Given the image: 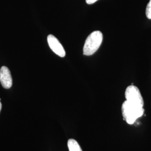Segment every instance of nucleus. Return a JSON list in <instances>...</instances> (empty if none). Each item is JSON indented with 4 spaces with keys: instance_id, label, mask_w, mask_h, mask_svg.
<instances>
[{
    "instance_id": "f257e3e1",
    "label": "nucleus",
    "mask_w": 151,
    "mask_h": 151,
    "mask_svg": "<svg viewBox=\"0 0 151 151\" xmlns=\"http://www.w3.org/2000/svg\"><path fill=\"white\" fill-rule=\"evenodd\" d=\"M103 35L100 31L91 32L87 38L83 48V53L85 55H91L94 54L102 43Z\"/></svg>"
},
{
    "instance_id": "f03ea898",
    "label": "nucleus",
    "mask_w": 151,
    "mask_h": 151,
    "mask_svg": "<svg viewBox=\"0 0 151 151\" xmlns=\"http://www.w3.org/2000/svg\"><path fill=\"white\" fill-rule=\"evenodd\" d=\"M122 110L125 120L129 124H133L137 119L143 115L145 112L143 108L134 105L127 100L123 104Z\"/></svg>"
},
{
    "instance_id": "7ed1b4c3",
    "label": "nucleus",
    "mask_w": 151,
    "mask_h": 151,
    "mask_svg": "<svg viewBox=\"0 0 151 151\" xmlns=\"http://www.w3.org/2000/svg\"><path fill=\"white\" fill-rule=\"evenodd\" d=\"M125 96L126 100L129 103L137 106L143 108L144 101L140 91L137 87L133 85L128 87L125 90Z\"/></svg>"
},
{
    "instance_id": "20e7f679",
    "label": "nucleus",
    "mask_w": 151,
    "mask_h": 151,
    "mask_svg": "<svg viewBox=\"0 0 151 151\" xmlns=\"http://www.w3.org/2000/svg\"><path fill=\"white\" fill-rule=\"evenodd\" d=\"M47 41L49 46L54 53L60 57H64L65 55V49L60 41L54 35L50 34L47 37Z\"/></svg>"
},
{
    "instance_id": "39448f33",
    "label": "nucleus",
    "mask_w": 151,
    "mask_h": 151,
    "mask_svg": "<svg viewBox=\"0 0 151 151\" xmlns=\"http://www.w3.org/2000/svg\"><path fill=\"white\" fill-rule=\"evenodd\" d=\"M0 82L4 88L9 89L12 85V78L9 69L2 66L0 69Z\"/></svg>"
},
{
    "instance_id": "423d86ee",
    "label": "nucleus",
    "mask_w": 151,
    "mask_h": 151,
    "mask_svg": "<svg viewBox=\"0 0 151 151\" xmlns=\"http://www.w3.org/2000/svg\"><path fill=\"white\" fill-rule=\"evenodd\" d=\"M67 145L69 151H82L78 142L73 139H70L68 140Z\"/></svg>"
},
{
    "instance_id": "0eeeda50",
    "label": "nucleus",
    "mask_w": 151,
    "mask_h": 151,
    "mask_svg": "<svg viewBox=\"0 0 151 151\" xmlns=\"http://www.w3.org/2000/svg\"><path fill=\"white\" fill-rule=\"evenodd\" d=\"M146 15L148 19H151V0L147 4L146 10Z\"/></svg>"
},
{
    "instance_id": "6e6552de",
    "label": "nucleus",
    "mask_w": 151,
    "mask_h": 151,
    "mask_svg": "<svg viewBox=\"0 0 151 151\" xmlns=\"http://www.w3.org/2000/svg\"><path fill=\"white\" fill-rule=\"evenodd\" d=\"M98 0H86V2L87 4L91 5V4H93L95 2H96Z\"/></svg>"
},
{
    "instance_id": "1a4fd4ad",
    "label": "nucleus",
    "mask_w": 151,
    "mask_h": 151,
    "mask_svg": "<svg viewBox=\"0 0 151 151\" xmlns=\"http://www.w3.org/2000/svg\"><path fill=\"white\" fill-rule=\"evenodd\" d=\"M0 101H1V99H0ZM1 109H2V104L0 101V112H1Z\"/></svg>"
}]
</instances>
